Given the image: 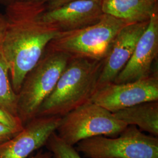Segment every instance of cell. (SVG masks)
Returning a JSON list of instances; mask_svg holds the SVG:
<instances>
[{
	"mask_svg": "<svg viewBox=\"0 0 158 158\" xmlns=\"http://www.w3.org/2000/svg\"><path fill=\"white\" fill-rule=\"evenodd\" d=\"M46 4L17 0L6 7V25L0 42L10 68V79L18 93L26 74L40 60L60 29L44 21Z\"/></svg>",
	"mask_w": 158,
	"mask_h": 158,
	"instance_id": "6da1fadb",
	"label": "cell"
},
{
	"mask_svg": "<svg viewBox=\"0 0 158 158\" xmlns=\"http://www.w3.org/2000/svg\"><path fill=\"white\" fill-rule=\"evenodd\" d=\"M104 60L70 57L54 89L36 117H62L91 101L98 85Z\"/></svg>",
	"mask_w": 158,
	"mask_h": 158,
	"instance_id": "7a4b0ae2",
	"label": "cell"
},
{
	"mask_svg": "<svg viewBox=\"0 0 158 158\" xmlns=\"http://www.w3.org/2000/svg\"><path fill=\"white\" fill-rule=\"evenodd\" d=\"M130 23H133L104 14L94 24L73 31H60L45 50L63 53L71 57L104 60L117 35Z\"/></svg>",
	"mask_w": 158,
	"mask_h": 158,
	"instance_id": "3957f363",
	"label": "cell"
},
{
	"mask_svg": "<svg viewBox=\"0 0 158 158\" xmlns=\"http://www.w3.org/2000/svg\"><path fill=\"white\" fill-rule=\"evenodd\" d=\"M70 57L63 53L45 50L40 60L26 74L17 93V115L23 125L36 116Z\"/></svg>",
	"mask_w": 158,
	"mask_h": 158,
	"instance_id": "277c9868",
	"label": "cell"
},
{
	"mask_svg": "<svg viewBox=\"0 0 158 158\" xmlns=\"http://www.w3.org/2000/svg\"><path fill=\"white\" fill-rule=\"evenodd\" d=\"M127 126L113 113L90 102L61 117L56 132L63 141L74 146L97 136H117Z\"/></svg>",
	"mask_w": 158,
	"mask_h": 158,
	"instance_id": "5b68a950",
	"label": "cell"
},
{
	"mask_svg": "<svg viewBox=\"0 0 158 158\" xmlns=\"http://www.w3.org/2000/svg\"><path fill=\"white\" fill-rule=\"evenodd\" d=\"M76 149L88 158H158V138L128 125L117 136L89 138Z\"/></svg>",
	"mask_w": 158,
	"mask_h": 158,
	"instance_id": "8992f818",
	"label": "cell"
},
{
	"mask_svg": "<svg viewBox=\"0 0 158 158\" xmlns=\"http://www.w3.org/2000/svg\"><path fill=\"white\" fill-rule=\"evenodd\" d=\"M152 101H158L157 72L134 81L111 82L100 85L97 87L91 102L113 113Z\"/></svg>",
	"mask_w": 158,
	"mask_h": 158,
	"instance_id": "52a82bcc",
	"label": "cell"
},
{
	"mask_svg": "<svg viewBox=\"0 0 158 158\" xmlns=\"http://www.w3.org/2000/svg\"><path fill=\"white\" fill-rule=\"evenodd\" d=\"M61 117H35L11 139L0 143V158H28L45 146L51 134L55 132Z\"/></svg>",
	"mask_w": 158,
	"mask_h": 158,
	"instance_id": "ba28073f",
	"label": "cell"
},
{
	"mask_svg": "<svg viewBox=\"0 0 158 158\" xmlns=\"http://www.w3.org/2000/svg\"><path fill=\"white\" fill-rule=\"evenodd\" d=\"M158 55V8L153 12L130 60L114 82L127 83L149 76L152 74L153 63Z\"/></svg>",
	"mask_w": 158,
	"mask_h": 158,
	"instance_id": "9c48e42d",
	"label": "cell"
},
{
	"mask_svg": "<svg viewBox=\"0 0 158 158\" xmlns=\"http://www.w3.org/2000/svg\"><path fill=\"white\" fill-rule=\"evenodd\" d=\"M104 14L102 0H75L51 10H46L41 18L60 31H69L94 24Z\"/></svg>",
	"mask_w": 158,
	"mask_h": 158,
	"instance_id": "30bf717a",
	"label": "cell"
},
{
	"mask_svg": "<svg viewBox=\"0 0 158 158\" xmlns=\"http://www.w3.org/2000/svg\"><path fill=\"white\" fill-rule=\"evenodd\" d=\"M149 21L130 23L120 31L104 59L98 87L114 81L130 60Z\"/></svg>",
	"mask_w": 158,
	"mask_h": 158,
	"instance_id": "8fae6325",
	"label": "cell"
},
{
	"mask_svg": "<svg viewBox=\"0 0 158 158\" xmlns=\"http://www.w3.org/2000/svg\"><path fill=\"white\" fill-rule=\"evenodd\" d=\"M104 14L130 23L149 21L158 0H102Z\"/></svg>",
	"mask_w": 158,
	"mask_h": 158,
	"instance_id": "7c38bea8",
	"label": "cell"
},
{
	"mask_svg": "<svg viewBox=\"0 0 158 158\" xmlns=\"http://www.w3.org/2000/svg\"><path fill=\"white\" fill-rule=\"evenodd\" d=\"M127 125H135L141 131L158 137V101L145 102L113 113Z\"/></svg>",
	"mask_w": 158,
	"mask_h": 158,
	"instance_id": "4fadbf2b",
	"label": "cell"
},
{
	"mask_svg": "<svg viewBox=\"0 0 158 158\" xmlns=\"http://www.w3.org/2000/svg\"><path fill=\"white\" fill-rule=\"evenodd\" d=\"M0 108L17 115V94L12 86L10 68L0 44Z\"/></svg>",
	"mask_w": 158,
	"mask_h": 158,
	"instance_id": "5bb4252c",
	"label": "cell"
},
{
	"mask_svg": "<svg viewBox=\"0 0 158 158\" xmlns=\"http://www.w3.org/2000/svg\"><path fill=\"white\" fill-rule=\"evenodd\" d=\"M45 147L52 153V158H82L76 148L63 141L56 131L49 137Z\"/></svg>",
	"mask_w": 158,
	"mask_h": 158,
	"instance_id": "9a60e30c",
	"label": "cell"
},
{
	"mask_svg": "<svg viewBox=\"0 0 158 158\" xmlns=\"http://www.w3.org/2000/svg\"><path fill=\"white\" fill-rule=\"evenodd\" d=\"M0 123L19 131L23 130L24 127L18 117L7 113L1 108H0Z\"/></svg>",
	"mask_w": 158,
	"mask_h": 158,
	"instance_id": "2e32d148",
	"label": "cell"
},
{
	"mask_svg": "<svg viewBox=\"0 0 158 158\" xmlns=\"http://www.w3.org/2000/svg\"><path fill=\"white\" fill-rule=\"evenodd\" d=\"M19 132V131L0 123V143L11 139Z\"/></svg>",
	"mask_w": 158,
	"mask_h": 158,
	"instance_id": "e0dca14e",
	"label": "cell"
},
{
	"mask_svg": "<svg viewBox=\"0 0 158 158\" xmlns=\"http://www.w3.org/2000/svg\"><path fill=\"white\" fill-rule=\"evenodd\" d=\"M75 0H52L46 4V10H51Z\"/></svg>",
	"mask_w": 158,
	"mask_h": 158,
	"instance_id": "ac0fdd59",
	"label": "cell"
},
{
	"mask_svg": "<svg viewBox=\"0 0 158 158\" xmlns=\"http://www.w3.org/2000/svg\"><path fill=\"white\" fill-rule=\"evenodd\" d=\"M6 25V19L4 14L0 12V42L2 38Z\"/></svg>",
	"mask_w": 158,
	"mask_h": 158,
	"instance_id": "d6986e66",
	"label": "cell"
},
{
	"mask_svg": "<svg viewBox=\"0 0 158 158\" xmlns=\"http://www.w3.org/2000/svg\"><path fill=\"white\" fill-rule=\"evenodd\" d=\"M28 158H52V154L49 151L48 152H44L40 149L35 155H31Z\"/></svg>",
	"mask_w": 158,
	"mask_h": 158,
	"instance_id": "ffe728a7",
	"label": "cell"
},
{
	"mask_svg": "<svg viewBox=\"0 0 158 158\" xmlns=\"http://www.w3.org/2000/svg\"><path fill=\"white\" fill-rule=\"evenodd\" d=\"M25 2H29L32 3H37V4H46L52 0H21Z\"/></svg>",
	"mask_w": 158,
	"mask_h": 158,
	"instance_id": "44dd1931",
	"label": "cell"
},
{
	"mask_svg": "<svg viewBox=\"0 0 158 158\" xmlns=\"http://www.w3.org/2000/svg\"><path fill=\"white\" fill-rule=\"evenodd\" d=\"M17 0H0V5L7 6L14 2Z\"/></svg>",
	"mask_w": 158,
	"mask_h": 158,
	"instance_id": "7402d4cb",
	"label": "cell"
}]
</instances>
